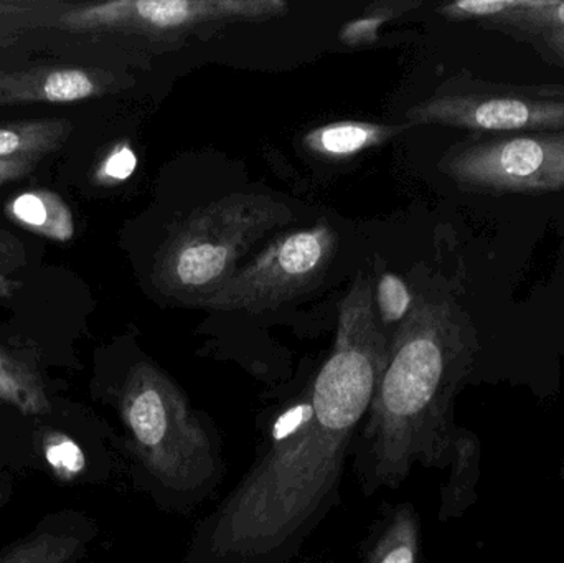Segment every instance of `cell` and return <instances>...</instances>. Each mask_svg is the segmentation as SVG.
<instances>
[{
	"label": "cell",
	"instance_id": "cb8c5ba5",
	"mask_svg": "<svg viewBox=\"0 0 564 563\" xmlns=\"http://www.w3.org/2000/svg\"><path fill=\"white\" fill-rule=\"evenodd\" d=\"M12 498V479L7 475H0V509Z\"/></svg>",
	"mask_w": 564,
	"mask_h": 563
},
{
	"label": "cell",
	"instance_id": "ffe728a7",
	"mask_svg": "<svg viewBox=\"0 0 564 563\" xmlns=\"http://www.w3.org/2000/svg\"><path fill=\"white\" fill-rule=\"evenodd\" d=\"M135 167H138V155L132 145L129 142H118L96 165L93 181L106 187H115L128 181L134 174Z\"/></svg>",
	"mask_w": 564,
	"mask_h": 563
},
{
	"label": "cell",
	"instance_id": "277c9868",
	"mask_svg": "<svg viewBox=\"0 0 564 563\" xmlns=\"http://www.w3.org/2000/svg\"><path fill=\"white\" fill-rule=\"evenodd\" d=\"M282 202L235 194L192 212L159 250L152 283L182 303H204L238 271L241 258L274 228L291 220Z\"/></svg>",
	"mask_w": 564,
	"mask_h": 563
},
{
	"label": "cell",
	"instance_id": "4fadbf2b",
	"mask_svg": "<svg viewBox=\"0 0 564 563\" xmlns=\"http://www.w3.org/2000/svg\"><path fill=\"white\" fill-rule=\"evenodd\" d=\"M35 420L33 445L43 468L59 485H82L91 481V459L88 450L72 430H65L62 410Z\"/></svg>",
	"mask_w": 564,
	"mask_h": 563
},
{
	"label": "cell",
	"instance_id": "30bf717a",
	"mask_svg": "<svg viewBox=\"0 0 564 563\" xmlns=\"http://www.w3.org/2000/svg\"><path fill=\"white\" fill-rule=\"evenodd\" d=\"M95 535V524L82 512H56L3 548L0 563H72L86 554Z\"/></svg>",
	"mask_w": 564,
	"mask_h": 563
},
{
	"label": "cell",
	"instance_id": "8992f818",
	"mask_svg": "<svg viewBox=\"0 0 564 563\" xmlns=\"http://www.w3.org/2000/svg\"><path fill=\"white\" fill-rule=\"evenodd\" d=\"M284 0H109L50 2L42 26L68 33L181 35L205 26L285 15Z\"/></svg>",
	"mask_w": 564,
	"mask_h": 563
},
{
	"label": "cell",
	"instance_id": "7c38bea8",
	"mask_svg": "<svg viewBox=\"0 0 564 563\" xmlns=\"http://www.w3.org/2000/svg\"><path fill=\"white\" fill-rule=\"evenodd\" d=\"M0 402L29 419L58 409L39 359L29 350L0 343Z\"/></svg>",
	"mask_w": 564,
	"mask_h": 563
},
{
	"label": "cell",
	"instance_id": "8fae6325",
	"mask_svg": "<svg viewBox=\"0 0 564 563\" xmlns=\"http://www.w3.org/2000/svg\"><path fill=\"white\" fill-rule=\"evenodd\" d=\"M480 26L527 43L543 62L564 69V2L516 0L512 9Z\"/></svg>",
	"mask_w": 564,
	"mask_h": 563
},
{
	"label": "cell",
	"instance_id": "9c48e42d",
	"mask_svg": "<svg viewBox=\"0 0 564 563\" xmlns=\"http://www.w3.org/2000/svg\"><path fill=\"white\" fill-rule=\"evenodd\" d=\"M111 82L108 73L73 65L0 72V108L33 102L83 101L106 95Z\"/></svg>",
	"mask_w": 564,
	"mask_h": 563
},
{
	"label": "cell",
	"instance_id": "9a60e30c",
	"mask_svg": "<svg viewBox=\"0 0 564 563\" xmlns=\"http://www.w3.org/2000/svg\"><path fill=\"white\" fill-rule=\"evenodd\" d=\"M6 214L13 224L48 240L65 243L75 237L72 208L55 192H22L7 202Z\"/></svg>",
	"mask_w": 564,
	"mask_h": 563
},
{
	"label": "cell",
	"instance_id": "7a4b0ae2",
	"mask_svg": "<svg viewBox=\"0 0 564 563\" xmlns=\"http://www.w3.org/2000/svg\"><path fill=\"white\" fill-rule=\"evenodd\" d=\"M476 333L447 297H417L394 331L368 410L364 476L371 491L397 488L416 463L437 465L449 442L454 396L473 366Z\"/></svg>",
	"mask_w": 564,
	"mask_h": 563
},
{
	"label": "cell",
	"instance_id": "5b68a950",
	"mask_svg": "<svg viewBox=\"0 0 564 563\" xmlns=\"http://www.w3.org/2000/svg\"><path fill=\"white\" fill-rule=\"evenodd\" d=\"M410 126L440 124L476 134L564 131V83L490 82L463 76L406 112Z\"/></svg>",
	"mask_w": 564,
	"mask_h": 563
},
{
	"label": "cell",
	"instance_id": "ba28073f",
	"mask_svg": "<svg viewBox=\"0 0 564 563\" xmlns=\"http://www.w3.org/2000/svg\"><path fill=\"white\" fill-rule=\"evenodd\" d=\"M337 248L338 234L328 221L289 231L198 306L251 314L280 307L321 283Z\"/></svg>",
	"mask_w": 564,
	"mask_h": 563
},
{
	"label": "cell",
	"instance_id": "6da1fadb",
	"mask_svg": "<svg viewBox=\"0 0 564 563\" xmlns=\"http://www.w3.org/2000/svg\"><path fill=\"white\" fill-rule=\"evenodd\" d=\"M364 273L341 300L334 349L308 392L282 410L257 465L207 519L194 563H285L334 506L348 450L388 362Z\"/></svg>",
	"mask_w": 564,
	"mask_h": 563
},
{
	"label": "cell",
	"instance_id": "2e32d148",
	"mask_svg": "<svg viewBox=\"0 0 564 563\" xmlns=\"http://www.w3.org/2000/svg\"><path fill=\"white\" fill-rule=\"evenodd\" d=\"M72 122L48 118L0 124V161L17 158H45L65 145Z\"/></svg>",
	"mask_w": 564,
	"mask_h": 563
},
{
	"label": "cell",
	"instance_id": "52a82bcc",
	"mask_svg": "<svg viewBox=\"0 0 564 563\" xmlns=\"http://www.w3.org/2000/svg\"><path fill=\"white\" fill-rule=\"evenodd\" d=\"M440 169L473 194H555L564 191V131L477 136L454 144Z\"/></svg>",
	"mask_w": 564,
	"mask_h": 563
},
{
	"label": "cell",
	"instance_id": "d6986e66",
	"mask_svg": "<svg viewBox=\"0 0 564 563\" xmlns=\"http://www.w3.org/2000/svg\"><path fill=\"white\" fill-rule=\"evenodd\" d=\"M377 303L383 329L403 323L414 306V297L403 278L384 273L378 281Z\"/></svg>",
	"mask_w": 564,
	"mask_h": 563
},
{
	"label": "cell",
	"instance_id": "ac0fdd59",
	"mask_svg": "<svg viewBox=\"0 0 564 563\" xmlns=\"http://www.w3.org/2000/svg\"><path fill=\"white\" fill-rule=\"evenodd\" d=\"M417 3H397V6H373L365 12L364 17L351 20V22L345 23L341 26L338 39L344 45L348 46H360L370 45V43L377 42L378 32L381 26L393 19V17L400 15L403 9H413Z\"/></svg>",
	"mask_w": 564,
	"mask_h": 563
},
{
	"label": "cell",
	"instance_id": "603a6c76",
	"mask_svg": "<svg viewBox=\"0 0 564 563\" xmlns=\"http://www.w3.org/2000/svg\"><path fill=\"white\" fill-rule=\"evenodd\" d=\"M20 288H22V283H19V281L0 274V297H12Z\"/></svg>",
	"mask_w": 564,
	"mask_h": 563
},
{
	"label": "cell",
	"instance_id": "e0dca14e",
	"mask_svg": "<svg viewBox=\"0 0 564 563\" xmlns=\"http://www.w3.org/2000/svg\"><path fill=\"white\" fill-rule=\"evenodd\" d=\"M420 521L410 505H401L383 522L367 552V563H417Z\"/></svg>",
	"mask_w": 564,
	"mask_h": 563
},
{
	"label": "cell",
	"instance_id": "7402d4cb",
	"mask_svg": "<svg viewBox=\"0 0 564 563\" xmlns=\"http://www.w3.org/2000/svg\"><path fill=\"white\" fill-rule=\"evenodd\" d=\"M40 161H42L40 158L3 159L0 161V187L7 182L32 174Z\"/></svg>",
	"mask_w": 564,
	"mask_h": 563
},
{
	"label": "cell",
	"instance_id": "3957f363",
	"mask_svg": "<svg viewBox=\"0 0 564 563\" xmlns=\"http://www.w3.org/2000/svg\"><path fill=\"white\" fill-rule=\"evenodd\" d=\"M109 400L129 453L159 488L195 496L214 481L217 446L200 413L164 370L149 360L132 364Z\"/></svg>",
	"mask_w": 564,
	"mask_h": 563
},
{
	"label": "cell",
	"instance_id": "44dd1931",
	"mask_svg": "<svg viewBox=\"0 0 564 563\" xmlns=\"http://www.w3.org/2000/svg\"><path fill=\"white\" fill-rule=\"evenodd\" d=\"M513 6L516 0H460L441 7L440 13L449 20H476L480 25L502 15Z\"/></svg>",
	"mask_w": 564,
	"mask_h": 563
},
{
	"label": "cell",
	"instance_id": "5bb4252c",
	"mask_svg": "<svg viewBox=\"0 0 564 563\" xmlns=\"http://www.w3.org/2000/svg\"><path fill=\"white\" fill-rule=\"evenodd\" d=\"M408 126L410 124L384 126L377 122L341 119V121L328 122L311 129L302 138V145L305 151L325 161H350L361 152L390 141L391 138L408 129Z\"/></svg>",
	"mask_w": 564,
	"mask_h": 563
}]
</instances>
